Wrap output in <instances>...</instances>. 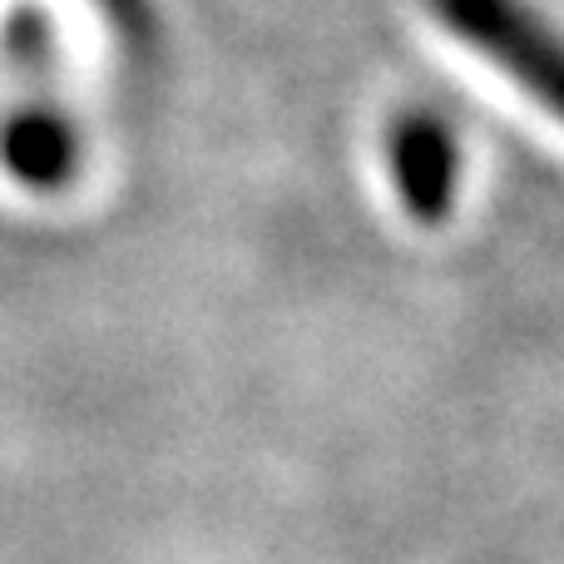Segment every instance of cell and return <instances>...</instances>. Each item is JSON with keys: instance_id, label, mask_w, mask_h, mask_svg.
Wrapping results in <instances>:
<instances>
[{"instance_id": "1", "label": "cell", "mask_w": 564, "mask_h": 564, "mask_svg": "<svg viewBox=\"0 0 564 564\" xmlns=\"http://www.w3.org/2000/svg\"><path fill=\"white\" fill-rule=\"evenodd\" d=\"M451 35L564 119V35L525 0H431Z\"/></svg>"}, {"instance_id": "2", "label": "cell", "mask_w": 564, "mask_h": 564, "mask_svg": "<svg viewBox=\"0 0 564 564\" xmlns=\"http://www.w3.org/2000/svg\"><path fill=\"white\" fill-rule=\"evenodd\" d=\"M391 169L406 198V214L421 224H436L451 214L456 194V139L436 115H406L391 134Z\"/></svg>"}, {"instance_id": "3", "label": "cell", "mask_w": 564, "mask_h": 564, "mask_svg": "<svg viewBox=\"0 0 564 564\" xmlns=\"http://www.w3.org/2000/svg\"><path fill=\"white\" fill-rule=\"evenodd\" d=\"M75 129L55 109H20L0 129V164L25 188H59L75 174Z\"/></svg>"}]
</instances>
